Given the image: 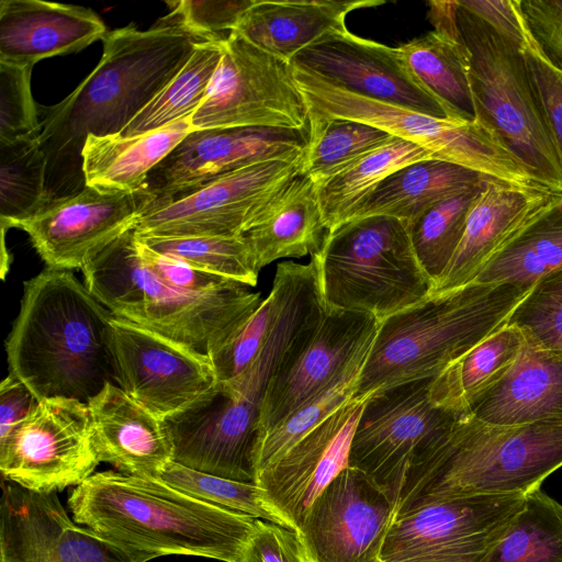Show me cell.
Wrapping results in <instances>:
<instances>
[{
	"instance_id": "obj_2",
	"label": "cell",
	"mask_w": 562,
	"mask_h": 562,
	"mask_svg": "<svg viewBox=\"0 0 562 562\" xmlns=\"http://www.w3.org/2000/svg\"><path fill=\"white\" fill-rule=\"evenodd\" d=\"M113 317L71 271L46 268L24 282L5 341L9 373L38 401L87 404L117 385Z\"/></svg>"
},
{
	"instance_id": "obj_23",
	"label": "cell",
	"mask_w": 562,
	"mask_h": 562,
	"mask_svg": "<svg viewBox=\"0 0 562 562\" xmlns=\"http://www.w3.org/2000/svg\"><path fill=\"white\" fill-rule=\"evenodd\" d=\"M562 206V193L519 190L490 179L471 209L460 245L432 293L471 283L520 234Z\"/></svg>"
},
{
	"instance_id": "obj_45",
	"label": "cell",
	"mask_w": 562,
	"mask_h": 562,
	"mask_svg": "<svg viewBox=\"0 0 562 562\" xmlns=\"http://www.w3.org/2000/svg\"><path fill=\"white\" fill-rule=\"evenodd\" d=\"M32 69L0 63V142L41 133L40 105L31 92Z\"/></svg>"
},
{
	"instance_id": "obj_48",
	"label": "cell",
	"mask_w": 562,
	"mask_h": 562,
	"mask_svg": "<svg viewBox=\"0 0 562 562\" xmlns=\"http://www.w3.org/2000/svg\"><path fill=\"white\" fill-rule=\"evenodd\" d=\"M239 562H307L295 530L263 519L255 527Z\"/></svg>"
},
{
	"instance_id": "obj_13",
	"label": "cell",
	"mask_w": 562,
	"mask_h": 562,
	"mask_svg": "<svg viewBox=\"0 0 562 562\" xmlns=\"http://www.w3.org/2000/svg\"><path fill=\"white\" fill-rule=\"evenodd\" d=\"M304 157L258 162L186 195L153 201L135 233L140 237L244 235L302 172Z\"/></svg>"
},
{
	"instance_id": "obj_35",
	"label": "cell",
	"mask_w": 562,
	"mask_h": 562,
	"mask_svg": "<svg viewBox=\"0 0 562 562\" xmlns=\"http://www.w3.org/2000/svg\"><path fill=\"white\" fill-rule=\"evenodd\" d=\"M562 269V206L532 224L490 259L472 282L532 285Z\"/></svg>"
},
{
	"instance_id": "obj_42",
	"label": "cell",
	"mask_w": 562,
	"mask_h": 562,
	"mask_svg": "<svg viewBox=\"0 0 562 562\" xmlns=\"http://www.w3.org/2000/svg\"><path fill=\"white\" fill-rule=\"evenodd\" d=\"M286 286L288 260L278 263L268 296L233 338L210 357L218 382L237 378L255 360L280 314Z\"/></svg>"
},
{
	"instance_id": "obj_43",
	"label": "cell",
	"mask_w": 562,
	"mask_h": 562,
	"mask_svg": "<svg viewBox=\"0 0 562 562\" xmlns=\"http://www.w3.org/2000/svg\"><path fill=\"white\" fill-rule=\"evenodd\" d=\"M507 324L524 334L528 347L562 352V269L537 280Z\"/></svg>"
},
{
	"instance_id": "obj_41",
	"label": "cell",
	"mask_w": 562,
	"mask_h": 562,
	"mask_svg": "<svg viewBox=\"0 0 562 562\" xmlns=\"http://www.w3.org/2000/svg\"><path fill=\"white\" fill-rule=\"evenodd\" d=\"M484 187L438 203L411 226L414 250L434 286L453 258L463 237L471 209Z\"/></svg>"
},
{
	"instance_id": "obj_44",
	"label": "cell",
	"mask_w": 562,
	"mask_h": 562,
	"mask_svg": "<svg viewBox=\"0 0 562 562\" xmlns=\"http://www.w3.org/2000/svg\"><path fill=\"white\" fill-rule=\"evenodd\" d=\"M159 479L201 501L282 525L263 505L259 487L255 482H240L216 476L175 461L165 468Z\"/></svg>"
},
{
	"instance_id": "obj_10",
	"label": "cell",
	"mask_w": 562,
	"mask_h": 562,
	"mask_svg": "<svg viewBox=\"0 0 562 562\" xmlns=\"http://www.w3.org/2000/svg\"><path fill=\"white\" fill-rule=\"evenodd\" d=\"M431 380L409 381L369 395L353 432L348 467L368 475L396 504L411 465L464 415L431 401Z\"/></svg>"
},
{
	"instance_id": "obj_36",
	"label": "cell",
	"mask_w": 562,
	"mask_h": 562,
	"mask_svg": "<svg viewBox=\"0 0 562 562\" xmlns=\"http://www.w3.org/2000/svg\"><path fill=\"white\" fill-rule=\"evenodd\" d=\"M37 137L0 142L1 228L16 227L50 202L47 158Z\"/></svg>"
},
{
	"instance_id": "obj_47",
	"label": "cell",
	"mask_w": 562,
	"mask_h": 562,
	"mask_svg": "<svg viewBox=\"0 0 562 562\" xmlns=\"http://www.w3.org/2000/svg\"><path fill=\"white\" fill-rule=\"evenodd\" d=\"M252 0H181L167 1L170 12L176 13L191 31L210 37H218L223 31L236 27L244 11Z\"/></svg>"
},
{
	"instance_id": "obj_3",
	"label": "cell",
	"mask_w": 562,
	"mask_h": 562,
	"mask_svg": "<svg viewBox=\"0 0 562 562\" xmlns=\"http://www.w3.org/2000/svg\"><path fill=\"white\" fill-rule=\"evenodd\" d=\"M74 521L142 562L198 555L239 562L256 519L164 482L116 471L91 474L68 497Z\"/></svg>"
},
{
	"instance_id": "obj_32",
	"label": "cell",
	"mask_w": 562,
	"mask_h": 562,
	"mask_svg": "<svg viewBox=\"0 0 562 562\" xmlns=\"http://www.w3.org/2000/svg\"><path fill=\"white\" fill-rule=\"evenodd\" d=\"M429 158H434L429 150L394 136L345 170L317 183L319 206L327 231L350 220L389 176L409 164Z\"/></svg>"
},
{
	"instance_id": "obj_12",
	"label": "cell",
	"mask_w": 562,
	"mask_h": 562,
	"mask_svg": "<svg viewBox=\"0 0 562 562\" xmlns=\"http://www.w3.org/2000/svg\"><path fill=\"white\" fill-rule=\"evenodd\" d=\"M526 496L454 498L397 515L379 562H488L522 510Z\"/></svg>"
},
{
	"instance_id": "obj_37",
	"label": "cell",
	"mask_w": 562,
	"mask_h": 562,
	"mask_svg": "<svg viewBox=\"0 0 562 562\" xmlns=\"http://www.w3.org/2000/svg\"><path fill=\"white\" fill-rule=\"evenodd\" d=\"M488 562H562V504L541 488L528 494Z\"/></svg>"
},
{
	"instance_id": "obj_34",
	"label": "cell",
	"mask_w": 562,
	"mask_h": 562,
	"mask_svg": "<svg viewBox=\"0 0 562 562\" xmlns=\"http://www.w3.org/2000/svg\"><path fill=\"white\" fill-rule=\"evenodd\" d=\"M224 38L199 43L182 68L120 135L144 134L192 116L204 100L221 61Z\"/></svg>"
},
{
	"instance_id": "obj_33",
	"label": "cell",
	"mask_w": 562,
	"mask_h": 562,
	"mask_svg": "<svg viewBox=\"0 0 562 562\" xmlns=\"http://www.w3.org/2000/svg\"><path fill=\"white\" fill-rule=\"evenodd\" d=\"M409 69L463 120H474L470 56L462 40L434 30L400 46Z\"/></svg>"
},
{
	"instance_id": "obj_16",
	"label": "cell",
	"mask_w": 562,
	"mask_h": 562,
	"mask_svg": "<svg viewBox=\"0 0 562 562\" xmlns=\"http://www.w3.org/2000/svg\"><path fill=\"white\" fill-rule=\"evenodd\" d=\"M117 385L162 422L217 384L211 359L132 322L113 317Z\"/></svg>"
},
{
	"instance_id": "obj_9",
	"label": "cell",
	"mask_w": 562,
	"mask_h": 562,
	"mask_svg": "<svg viewBox=\"0 0 562 562\" xmlns=\"http://www.w3.org/2000/svg\"><path fill=\"white\" fill-rule=\"evenodd\" d=\"M293 69L308 109L310 127L335 119L367 123L424 147L436 159L469 168L512 188L549 190L532 178L491 127L476 119L432 117L351 93L312 72Z\"/></svg>"
},
{
	"instance_id": "obj_46",
	"label": "cell",
	"mask_w": 562,
	"mask_h": 562,
	"mask_svg": "<svg viewBox=\"0 0 562 562\" xmlns=\"http://www.w3.org/2000/svg\"><path fill=\"white\" fill-rule=\"evenodd\" d=\"M522 52L547 122L562 155V64L553 60L536 37Z\"/></svg>"
},
{
	"instance_id": "obj_18",
	"label": "cell",
	"mask_w": 562,
	"mask_h": 562,
	"mask_svg": "<svg viewBox=\"0 0 562 562\" xmlns=\"http://www.w3.org/2000/svg\"><path fill=\"white\" fill-rule=\"evenodd\" d=\"M351 93L432 117L463 120L413 74L400 47L338 31L300 52L291 61Z\"/></svg>"
},
{
	"instance_id": "obj_6",
	"label": "cell",
	"mask_w": 562,
	"mask_h": 562,
	"mask_svg": "<svg viewBox=\"0 0 562 562\" xmlns=\"http://www.w3.org/2000/svg\"><path fill=\"white\" fill-rule=\"evenodd\" d=\"M81 271L87 289L113 316L209 358L233 338L262 301L259 292L241 283L207 292L168 285L139 257L134 228Z\"/></svg>"
},
{
	"instance_id": "obj_38",
	"label": "cell",
	"mask_w": 562,
	"mask_h": 562,
	"mask_svg": "<svg viewBox=\"0 0 562 562\" xmlns=\"http://www.w3.org/2000/svg\"><path fill=\"white\" fill-rule=\"evenodd\" d=\"M137 237L151 249L176 257L203 272L247 286L257 284L260 270L244 235Z\"/></svg>"
},
{
	"instance_id": "obj_7",
	"label": "cell",
	"mask_w": 562,
	"mask_h": 562,
	"mask_svg": "<svg viewBox=\"0 0 562 562\" xmlns=\"http://www.w3.org/2000/svg\"><path fill=\"white\" fill-rule=\"evenodd\" d=\"M327 310L382 322L427 297L434 283L413 247L411 227L391 216L349 220L327 231L311 258Z\"/></svg>"
},
{
	"instance_id": "obj_22",
	"label": "cell",
	"mask_w": 562,
	"mask_h": 562,
	"mask_svg": "<svg viewBox=\"0 0 562 562\" xmlns=\"http://www.w3.org/2000/svg\"><path fill=\"white\" fill-rule=\"evenodd\" d=\"M364 402L345 403L256 476L263 505L283 526L297 531L315 499L348 467Z\"/></svg>"
},
{
	"instance_id": "obj_19",
	"label": "cell",
	"mask_w": 562,
	"mask_h": 562,
	"mask_svg": "<svg viewBox=\"0 0 562 562\" xmlns=\"http://www.w3.org/2000/svg\"><path fill=\"white\" fill-rule=\"evenodd\" d=\"M305 130L233 127L192 130L148 175L154 202L186 195L245 167L305 155Z\"/></svg>"
},
{
	"instance_id": "obj_11",
	"label": "cell",
	"mask_w": 562,
	"mask_h": 562,
	"mask_svg": "<svg viewBox=\"0 0 562 562\" xmlns=\"http://www.w3.org/2000/svg\"><path fill=\"white\" fill-rule=\"evenodd\" d=\"M192 130L277 127L305 130L308 109L294 69L236 33L223 42V55L207 93L191 116Z\"/></svg>"
},
{
	"instance_id": "obj_5",
	"label": "cell",
	"mask_w": 562,
	"mask_h": 562,
	"mask_svg": "<svg viewBox=\"0 0 562 562\" xmlns=\"http://www.w3.org/2000/svg\"><path fill=\"white\" fill-rule=\"evenodd\" d=\"M532 285L471 282L431 293L386 317L380 322L355 397L366 400L382 389L436 378L504 326Z\"/></svg>"
},
{
	"instance_id": "obj_40",
	"label": "cell",
	"mask_w": 562,
	"mask_h": 562,
	"mask_svg": "<svg viewBox=\"0 0 562 562\" xmlns=\"http://www.w3.org/2000/svg\"><path fill=\"white\" fill-rule=\"evenodd\" d=\"M366 359L367 357L358 361L344 376L296 408L258 439L255 448L256 476L355 397Z\"/></svg>"
},
{
	"instance_id": "obj_1",
	"label": "cell",
	"mask_w": 562,
	"mask_h": 562,
	"mask_svg": "<svg viewBox=\"0 0 562 562\" xmlns=\"http://www.w3.org/2000/svg\"><path fill=\"white\" fill-rule=\"evenodd\" d=\"M223 37V36H218ZM173 12L148 30L108 32L95 68L64 100L40 106L38 142L47 158L50 201L85 188L81 151L89 135L120 134L207 40Z\"/></svg>"
},
{
	"instance_id": "obj_27",
	"label": "cell",
	"mask_w": 562,
	"mask_h": 562,
	"mask_svg": "<svg viewBox=\"0 0 562 562\" xmlns=\"http://www.w3.org/2000/svg\"><path fill=\"white\" fill-rule=\"evenodd\" d=\"M464 414L498 426L562 422V352L527 346L505 375Z\"/></svg>"
},
{
	"instance_id": "obj_24",
	"label": "cell",
	"mask_w": 562,
	"mask_h": 562,
	"mask_svg": "<svg viewBox=\"0 0 562 562\" xmlns=\"http://www.w3.org/2000/svg\"><path fill=\"white\" fill-rule=\"evenodd\" d=\"M87 405L98 461L128 475L159 479L173 461V443L166 423L115 384H108Z\"/></svg>"
},
{
	"instance_id": "obj_50",
	"label": "cell",
	"mask_w": 562,
	"mask_h": 562,
	"mask_svg": "<svg viewBox=\"0 0 562 562\" xmlns=\"http://www.w3.org/2000/svg\"><path fill=\"white\" fill-rule=\"evenodd\" d=\"M459 5L524 50L533 41L521 10V0H459Z\"/></svg>"
},
{
	"instance_id": "obj_49",
	"label": "cell",
	"mask_w": 562,
	"mask_h": 562,
	"mask_svg": "<svg viewBox=\"0 0 562 562\" xmlns=\"http://www.w3.org/2000/svg\"><path fill=\"white\" fill-rule=\"evenodd\" d=\"M136 247L145 266L170 286L186 291L207 292L238 283L229 279L203 272L176 257L158 252L148 247L137 236Z\"/></svg>"
},
{
	"instance_id": "obj_52",
	"label": "cell",
	"mask_w": 562,
	"mask_h": 562,
	"mask_svg": "<svg viewBox=\"0 0 562 562\" xmlns=\"http://www.w3.org/2000/svg\"><path fill=\"white\" fill-rule=\"evenodd\" d=\"M38 400L30 389L12 374L0 384V441L25 419L37 406Z\"/></svg>"
},
{
	"instance_id": "obj_25",
	"label": "cell",
	"mask_w": 562,
	"mask_h": 562,
	"mask_svg": "<svg viewBox=\"0 0 562 562\" xmlns=\"http://www.w3.org/2000/svg\"><path fill=\"white\" fill-rule=\"evenodd\" d=\"M106 26L89 8L42 0L0 1V63L33 67L103 40Z\"/></svg>"
},
{
	"instance_id": "obj_29",
	"label": "cell",
	"mask_w": 562,
	"mask_h": 562,
	"mask_svg": "<svg viewBox=\"0 0 562 562\" xmlns=\"http://www.w3.org/2000/svg\"><path fill=\"white\" fill-rule=\"evenodd\" d=\"M488 180L474 170L446 160H419L383 180L350 220L384 215L401 220L411 227L432 206L484 187Z\"/></svg>"
},
{
	"instance_id": "obj_30",
	"label": "cell",
	"mask_w": 562,
	"mask_h": 562,
	"mask_svg": "<svg viewBox=\"0 0 562 562\" xmlns=\"http://www.w3.org/2000/svg\"><path fill=\"white\" fill-rule=\"evenodd\" d=\"M326 234L317 184L299 173L244 236L261 270L278 259L313 256L321 250Z\"/></svg>"
},
{
	"instance_id": "obj_39",
	"label": "cell",
	"mask_w": 562,
	"mask_h": 562,
	"mask_svg": "<svg viewBox=\"0 0 562 562\" xmlns=\"http://www.w3.org/2000/svg\"><path fill=\"white\" fill-rule=\"evenodd\" d=\"M394 136L367 123L335 119L310 127L302 172L321 183L376 150Z\"/></svg>"
},
{
	"instance_id": "obj_17",
	"label": "cell",
	"mask_w": 562,
	"mask_h": 562,
	"mask_svg": "<svg viewBox=\"0 0 562 562\" xmlns=\"http://www.w3.org/2000/svg\"><path fill=\"white\" fill-rule=\"evenodd\" d=\"M396 503L347 467L308 508L296 533L307 562H379Z\"/></svg>"
},
{
	"instance_id": "obj_28",
	"label": "cell",
	"mask_w": 562,
	"mask_h": 562,
	"mask_svg": "<svg viewBox=\"0 0 562 562\" xmlns=\"http://www.w3.org/2000/svg\"><path fill=\"white\" fill-rule=\"evenodd\" d=\"M191 131L189 116L134 136L89 135L81 151L85 186L117 192L146 189L149 172Z\"/></svg>"
},
{
	"instance_id": "obj_20",
	"label": "cell",
	"mask_w": 562,
	"mask_h": 562,
	"mask_svg": "<svg viewBox=\"0 0 562 562\" xmlns=\"http://www.w3.org/2000/svg\"><path fill=\"white\" fill-rule=\"evenodd\" d=\"M379 325L368 314L325 307L311 336L271 381L259 412L257 441L364 359Z\"/></svg>"
},
{
	"instance_id": "obj_15",
	"label": "cell",
	"mask_w": 562,
	"mask_h": 562,
	"mask_svg": "<svg viewBox=\"0 0 562 562\" xmlns=\"http://www.w3.org/2000/svg\"><path fill=\"white\" fill-rule=\"evenodd\" d=\"M155 200L137 192L103 191L85 186L79 192L50 201L16 227L24 231L45 262L56 270H82L138 221Z\"/></svg>"
},
{
	"instance_id": "obj_26",
	"label": "cell",
	"mask_w": 562,
	"mask_h": 562,
	"mask_svg": "<svg viewBox=\"0 0 562 562\" xmlns=\"http://www.w3.org/2000/svg\"><path fill=\"white\" fill-rule=\"evenodd\" d=\"M384 4L380 0H252L232 31L261 50L291 64L303 49L347 30V15Z\"/></svg>"
},
{
	"instance_id": "obj_31",
	"label": "cell",
	"mask_w": 562,
	"mask_h": 562,
	"mask_svg": "<svg viewBox=\"0 0 562 562\" xmlns=\"http://www.w3.org/2000/svg\"><path fill=\"white\" fill-rule=\"evenodd\" d=\"M526 347L524 334L506 323L431 380V401L464 414L476 397L505 375Z\"/></svg>"
},
{
	"instance_id": "obj_4",
	"label": "cell",
	"mask_w": 562,
	"mask_h": 562,
	"mask_svg": "<svg viewBox=\"0 0 562 562\" xmlns=\"http://www.w3.org/2000/svg\"><path fill=\"white\" fill-rule=\"evenodd\" d=\"M562 467V422L498 426L464 414L408 469L396 516L426 504L539 490Z\"/></svg>"
},
{
	"instance_id": "obj_8",
	"label": "cell",
	"mask_w": 562,
	"mask_h": 562,
	"mask_svg": "<svg viewBox=\"0 0 562 562\" xmlns=\"http://www.w3.org/2000/svg\"><path fill=\"white\" fill-rule=\"evenodd\" d=\"M457 19L470 56L474 119L497 134L540 186L562 193V155L524 52L460 5Z\"/></svg>"
},
{
	"instance_id": "obj_14",
	"label": "cell",
	"mask_w": 562,
	"mask_h": 562,
	"mask_svg": "<svg viewBox=\"0 0 562 562\" xmlns=\"http://www.w3.org/2000/svg\"><path fill=\"white\" fill-rule=\"evenodd\" d=\"M98 464L88 405L72 398L40 401L0 441L2 477L38 493L77 486Z\"/></svg>"
},
{
	"instance_id": "obj_21",
	"label": "cell",
	"mask_w": 562,
	"mask_h": 562,
	"mask_svg": "<svg viewBox=\"0 0 562 562\" xmlns=\"http://www.w3.org/2000/svg\"><path fill=\"white\" fill-rule=\"evenodd\" d=\"M1 486L0 562H142L70 519L56 492Z\"/></svg>"
},
{
	"instance_id": "obj_51",
	"label": "cell",
	"mask_w": 562,
	"mask_h": 562,
	"mask_svg": "<svg viewBox=\"0 0 562 562\" xmlns=\"http://www.w3.org/2000/svg\"><path fill=\"white\" fill-rule=\"evenodd\" d=\"M521 10L547 54L562 58V0H521Z\"/></svg>"
}]
</instances>
